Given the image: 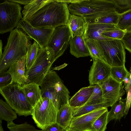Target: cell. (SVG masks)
<instances>
[{
    "instance_id": "6da1fadb",
    "label": "cell",
    "mask_w": 131,
    "mask_h": 131,
    "mask_svg": "<svg viewBox=\"0 0 131 131\" xmlns=\"http://www.w3.org/2000/svg\"><path fill=\"white\" fill-rule=\"evenodd\" d=\"M70 14L67 3L61 0H53L25 20L35 28H55L67 25Z\"/></svg>"
},
{
    "instance_id": "7a4b0ae2",
    "label": "cell",
    "mask_w": 131,
    "mask_h": 131,
    "mask_svg": "<svg viewBox=\"0 0 131 131\" xmlns=\"http://www.w3.org/2000/svg\"><path fill=\"white\" fill-rule=\"evenodd\" d=\"M31 38L17 28L10 32L0 59V73L6 72L13 63L27 54Z\"/></svg>"
},
{
    "instance_id": "3957f363",
    "label": "cell",
    "mask_w": 131,
    "mask_h": 131,
    "mask_svg": "<svg viewBox=\"0 0 131 131\" xmlns=\"http://www.w3.org/2000/svg\"><path fill=\"white\" fill-rule=\"evenodd\" d=\"M42 97L52 100L57 106L68 103L69 92L57 73L50 70L39 85Z\"/></svg>"
},
{
    "instance_id": "277c9868",
    "label": "cell",
    "mask_w": 131,
    "mask_h": 131,
    "mask_svg": "<svg viewBox=\"0 0 131 131\" xmlns=\"http://www.w3.org/2000/svg\"><path fill=\"white\" fill-rule=\"evenodd\" d=\"M0 93L19 116L31 115L33 107L23 92L21 86L13 82L0 88Z\"/></svg>"
},
{
    "instance_id": "5b68a950",
    "label": "cell",
    "mask_w": 131,
    "mask_h": 131,
    "mask_svg": "<svg viewBox=\"0 0 131 131\" xmlns=\"http://www.w3.org/2000/svg\"><path fill=\"white\" fill-rule=\"evenodd\" d=\"M68 7L70 14L84 17L97 14H108L115 8L112 0H74Z\"/></svg>"
},
{
    "instance_id": "8992f818",
    "label": "cell",
    "mask_w": 131,
    "mask_h": 131,
    "mask_svg": "<svg viewBox=\"0 0 131 131\" xmlns=\"http://www.w3.org/2000/svg\"><path fill=\"white\" fill-rule=\"evenodd\" d=\"M60 108L52 100L42 97L33 108L32 118L37 127L44 130L56 122Z\"/></svg>"
},
{
    "instance_id": "52a82bcc",
    "label": "cell",
    "mask_w": 131,
    "mask_h": 131,
    "mask_svg": "<svg viewBox=\"0 0 131 131\" xmlns=\"http://www.w3.org/2000/svg\"><path fill=\"white\" fill-rule=\"evenodd\" d=\"M71 37V31L67 25L55 28L46 46L52 64L63 54L68 47Z\"/></svg>"
},
{
    "instance_id": "ba28073f",
    "label": "cell",
    "mask_w": 131,
    "mask_h": 131,
    "mask_svg": "<svg viewBox=\"0 0 131 131\" xmlns=\"http://www.w3.org/2000/svg\"><path fill=\"white\" fill-rule=\"evenodd\" d=\"M21 7L18 3L5 1L0 3V33L10 32L22 18Z\"/></svg>"
},
{
    "instance_id": "9c48e42d",
    "label": "cell",
    "mask_w": 131,
    "mask_h": 131,
    "mask_svg": "<svg viewBox=\"0 0 131 131\" xmlns=\"http://www.w3.org/2000/svg\"><path fill=\"white\" fill-rule=\"evenodd\" d=\"M52 64L47 48H40L36 58L31 67L25 71V75L30 81L39 85Z\"/></svg>"
},
{
    "instance_id": "30bf717a",
    "label": "cell",
    "mask_w": 131,
    "mask_h": 131,
    "mask_svg": "<svg viewBox=\"0 0 131 131\" xmlns=\"http://www.w3.org/2000/svg\"><path fill=\"white\" fill-rule=\"evenodd\" d=\"M99 42L101 47L103 59L107 64L111 67L125 65V50L121 40L114 39Z\"/></svg>"
},
{
    "instance_id": "8fae6325",
    "label": "cell",
    "mask_w": 131,
    "mask_h": 131,
    "mask_svg": "<svg viewBox=\"0 0 131 131\" xmlns=\"http://www.w3.org/2000/svg\"><path fill=\"white\" fill-rule=\"evenodd\" d=\"M16 28L21 30L36 41L41 48L46 47L55 29L48 27H34L23 18L20 21Z\"/></svg>"
},
{
    "instance_id": "7c38bea8",
    "label": "cell",
    "mask_w": 131,
    "mask_h": 131,
    "mask_svg": "<svg viewBox=\"0 0 131 131\" xmlns=\"http://www.w3.org/2000/svg\"><path fill=\"white\" fill-rule=\"evenodd\" d=\"M123 83L117 82L110 76L98 84L102 89L103 98L110 106L121 99L125 94Z\"/></svg>"
},
{
    "instance_id": "4fadbf2b",
    "label": "cell",
    "mask_w": 131,
    "mask_h": 131,
    "mask_svg": "<svg viewBox=\"0 0 131 131\" xmlns=\"http://www.w3.org/2000/svg\"><path fill=\"white\" fill-rule=\"evenodd\" d=\"M107 110V108L102 107L77 117H73L69 128L78 131H93V125L96 120Z\"/></svg>"
},
{
    "instance_id": "5bb4252c",
    "label": "cell",
    "mask_w": 131,
    "mask_h": 131,
    "mask_svg": "<svg viewBox=\"0 0 131 131\" xmlns=\"http://www.w3.org/2000/svg\"><path fill=\"white\" fill-rule=\"evenodd\" d=\"M93 61L89 72L90 85L99 84L111 76L112 67L104 60L92 58Z\"/></svg>"
},
{
    "instance_id": "9a60e30c",
    "label": "cell",
    "mask_w": 131,
    "mask_h": 131,
    "mask_svg": "<svg viewBox=\"0 0 131 131\" xmlns=\"http://www.w3.org/2000/svg\"><path fill=\"white\" fill-rule=\"evenodd\" d=\"M27 56V54L14 63L6 71L12 76V80L10 84L15 82L21 86L30 82L25 75Z\"/></svg>"
},
{
    "instance_id": "2e32d148",
    "label": "cell",
    "mask_w": 131,
    "mask_h": 131,
    "mask_svg": "<svg viewBox=\"0 0 131 131\" xmlns=\"http://www.w3.org/2000/svg\"><path fill=\"white\" fill-rule=\"evenodd\" d=\"M117 28L114 25L103 24H89L84 35L85 39H93L100 41L113 40L104 37L101 34L104 31Z\"/></svg>"
},
{
    "instance_id": "e0dca14e",
    "label": "cell",
    "mask_w": 131,
    "mask_h": 131,
    "mask_svg": "<svg viewBox=\"0 0 131 131\" xmlns=\"http://www.w3.org/2000/svg\"><path fill=\"white\" fill-rule=\"evenodd\" d=\"M69 44L70 53L75 57L79 58L90 56L84 35L71 37Z\"/></svg>"
},
{
    "instance_id": "ac0fdd59",
    "label": "cell",
    "mask_w": 131,
    "mask_h": 131,
    "mask_svg": "<svg viewBox=\"0 0 131 131\" xmlns=\"http://www.w3.org/2000/svg\"><path fill=\"white\" fill-rule=\"evenodd\" d=\"M88 24L84 17L70 14L67 25L71 34V37L84 35Z\"/></svg>"
},
{
    "instance_id": "d6986e66",
    "label": "cell",
    "mask_w": 131,
    "mask_h": 131,
    "mask_svg": "<svg viewBox=\"0 0 131 131\" xmlns=\"http://www.w3.org/2000/svg\"><path fill=\"white\" fill-rule=\"evenodd\" d=\"M94 85L82 88L70 99L68 104L71 107L76 108L84 105L87 102L93 91Z\"/></svg>"
},
{
    "instance_id": "ffe728a7",
    "label": "cell",
    "mask_w": 131,
    "mask_h": 131,
    "mask_svg": "<svg viewBox=\"0 0 131 131\" xmlns=\"http://www.w3.org/2000/svg\"><path fill=\"white\" fill-rule=\"evenodd\" d=\"M39 86V85L32 82L21 86L23 92L33 108L42 97Z\"/></svg>"
},
{
    "instance_id": "44dd1931",
    "label": "cell",
    "mask_w": 131,
    "mask_h": 131,
    "mask_svg": "<svg viewBox=\"0 0 131 131\" xmlns=\"http://www.w3.org/2000/svg\"><path fill=\"white\" fill-rule=\"evenodd\" d=\"M74 108L68 103L61 106L57 117L56 123L66 130L70 126L73 117Z\"/></svg>"
},
{
    "instance_id": "7402d4cb",
    "label": "cell",
    "mask_w": 131,
    "mask_h": 131,
    "mask_svg": "<svg viewBox=\"0 0 131 131\" xmlns=\"http://www.w3.org/2000/svg\"><path fill=\"white\" fill-rule=\"evenodd\" d=\"M126 100L122 99L115 103L111 106L110 110L108 112V121L120 120L125 115V111Z\"/></svg>"
},
{
    "instance_id": "603a6c76",
    "label": "cell",
    "mask_w": 131,
    "mask_h": 131,
    "mask_svg": "<svg viewBox=\"0 0 131 131\" xmlns=\"http://www.w3.org/2000/svg\"><path fill=\"white\" fill-rule=\"evenodd\" d=\"M53 0H32L27 5H25L22 11L23 17L25 19L29 18L47 4Z\"/></svg>"
},
{
    "instance_id": "cb8c5ba5",
    "label": "cell",
    "mask_w": 131,
    "mask_h": 131,
    "mask_svg": "<svg viewBox=\"0 0 131 131\" xmlns=\"http://www.w3.org/2000/svg\"><path fill=\"white\" fill-rule=\"evenodd\" d=\"M17 113L9 105L2 99L0 100V121L9 123L17 118Z\"/></svg>"
},
{
    "instance_id": "d4e9b609",
    "label": "cell",
    "mask_w": 131,
    "mask_h": 131,
    "mask_svg": "<svg viewBox=\"0 0 131 131\" xmlns=\"http://www.w3.org/2000/svg\"><path fill=\"white\" fill-rule=\"evenodd\" d=\"M110 107L107 103L84 105L81 107L74 108L73 112V116L76 117L86 114L97 109L102 108Z\"/></svg>"
},
{
    "instance_id": "484cf974",
    "label": "cell",
    "mask_w": 131,
    "mask_h": 131,
    "mask_svg": "<svg viewBox=\"0 0 131 131\" xmlns=\"http://www.w3.org/2000/svg\"><path fill=\"white\" fill-rule=\"evenodd\" d=\"M120 14L115 11L108 15L88 22L89 24H103L116 25L118 24Z\"/></svg>"
},
{
    "instance_id": "4316f807",
    "label": "cell",
    "mask_w": 131,
    "mask_h": 131,
    "mask_svg": "<svg viewBox=\"0 0 131 131\" xmlns=\"http://www.w3.org/2000/svg\"><path fill=\"white\" fill-rule=\"evenodd\" d=\"M85 40L90 56L92 58H97L104 60L102 57L101 47L99 41L90 39H85Z\"/></svg>"
},
{
    "instance_id": "83f0119b",
    "label": "cell",
    "mask_w": 131,
    "mask_h": 131,
    "mask_svg": "<svg viewBox=\"0 0 131 131\" xmlns=\"http://www.w3.org/2000/svg\"><path fill=\"white\" fill-rule=\"evenodd\" d=\"M40 48L39 45L35 41L32 44L31 43L29 45L27 50L26 71L29 69L32 66Z\"/></svg>"
},
{
    "instance_id": "f1b7e54d",
    "label": "cell",
    "mask_w": 131,
    "mask_h": 131,
    "mask_svg": "<svg viewBox=\"0 0 131 131\" xmlns=\"http://www.w3.org/2000/svg\"><path fill=\"white\" fill-rule=\"evenodd\" d=\"M116 28L125 31L131 30V9L120 14Z\"/></svg>"
},
{
    "instance_id": "f546056e",
    "label": "cell",
    "mask_w": 131,
    "mask_h": 131,
    "mask_svg": "<svg viewBox=\"0 0 131 131\" xmlns=\"http://www.w3.org/2000/svg\"><path fill=\"white\" fill-rule=\"evenodd\" d=\"M94 86L93 92L87 102L84 105L105 103H107L103 97L102 91L100 86L98 84L94 85Z\"/></svg>"
},
{
    "instance_id": "4dcf8cb0",
    "label": "cell",
    "mask_w": 131,
    "mask_h": 131,
    "mask_svg": "<svg viewBox=\"0 0 131 131\" xmlns=\"http://www.w3.org/2000/svg\"><path fill=\"white\" fill-rule=\"evenodd\" d=\"M125 65L120 66L112 67L111 76L119 83H123L124 78L129 73Z\"/></svg>"
},
{
    "instance_id": "1f68e13d",
    "label": "cell",
    "mask_w": 131,
    "mask_h": 131,
    "mask_svg": "<svg viewBox=\"0 0 131 131\" xmlns=\"http://www.w3.org/2000/svg\"><path fill=\"white\" fill-rule=\"evenodd\" d=\"M7 127L10 131H44L37 129L26 122L20 124H16L13 121L7 123Z\"/></svg>"
},
{
    "instance_id": "d6a6232c",
    "label": "cell",
    "mask_w": 131,
    "mask_h": 131,
    "mask_svg": "<svg viewBox=\"0 0 131 131\" xmlns=\"http://www.w3.org/2000/svg\"><path fill=\"white\" fill-rule=\"evenodd\" d=\"M108 111H106L99 116L94 122L93 131H105L108 123Z\"/></svg>"
},
{
    "instance_id": "836d02e7",
    "label": "cell",
    "mask_w": 131,
    "mask_h": 131,
    "mask_svg": "<svg viewBox=\"0 0 131 131\" xmlns=\"http://www.w3.org/2000/svg\"><path fill=\"white\" fill-rule=\"evenodd\" d=\"M115 5V11L119 14L131 9V0H112Z\"/></svg>"
},
{
    "instance_id": "e575fe53",
    "label": "cell",
    "mask_w": 131,
    "mask_h": 131,
    "mask_svg": "<svg viewBox=\"0 0 131 131\" xmlns=\"http://www.w3.org/2000/svg\"><path fill=\"white\" fill-rule=\"evenodd\" d=\"M126 32L116 28L104 31L101 35L106 38L121 40Z\"/></svg>"
},
{
    "instance_id": "d590c367",
    "label": "cell",
    "mask_w": 131,
    "mask_h": 131,
    "mask_svg": "<svg viewBox=\"0 0 131 131\" xmlns=\"http://www.w3.org/2000/svg\"><path fill=\"white\" fill-rule=\"evenodd\" d=\"M12 80L11 75L7 72L0 73V88L10 84Z\"/></svg>"
},
{
    "instance_id": "8d00e7d4",
    "label": "cell",
    "mask_w": 131,
    "mask_h": 131,
    "mask_svg": "<svg viewBox=\"0 0 131 131\" xmlns=\"http://www.w3.org/2000/svg\"><path fill=\"white\" fill-rule=\"evenodd\" d=\"M129 72L130 73V80L129 82L128 89L126 92V105L125 111V115H127L129 110L131 107V67H130Z\"/></svg>"
},
{
    "instance_id": "74e56055",
    "label": "cell",
    "mask_w": 131,
    "mask_h": 131,
    "mask_svg": "<svg viewBox=\"0 0 131 131\" xmlns=\"http://www.w3.org/2000/svg\"><path fill=\"white\" fill-rule=\"evenodd\" d=\"M121 40L125 48L131 53V31H126Z\"/></svg>"
},
{
    "instance_id": "f35d334b",
    "label": "cell",
    "mask_w": 131,
    "mask_h": 131,
    "mask_svg": "<svg viewBox=\"0 0 131 131\" xmlns=\"http://www.w3.org/2000/svg\"><path fill=\"white\" fill-rule=\"evenodd\" d=\"M44 130V131H66L56 122L48 126Z\"/></svg>"
},
{
    "instance_id": "ab89813d",
    "label": "cell",
    "mask_w": 131,
    "mask_h": 131,
    "mask_svg": "<svg viewBox=\"0 0 131 131\" xmlns=\"http://www.w3.org/2000/svg\"><path fill=\"white\" fill-rule=\"evenodd\" d=\"M130 80V73L129 72L124 78L123 81V83L124 84V89L125 90L126 92L127 91L128 89Z\"/></svg>"
},
{
    "instance_id": "60d3db41",
    "label": "cell",
    "mask_w": 131,
    "mask_h": 131,
    "mask_svg": "<svg viewBox=\"0 0 131 131\" xmlns=\"http://www.w3.org/2000/svg\"><path fill=\"white\" fill-rule=\"evenodd\" d=\"M8 1L11 2L25 5L29 3L32 0H9Z\"/></svg>"
},
{
    "instance_id": "b9f144b4",
    "label": "cell",
    "mask_w": 131,
    "mask_h": 131,
    "mask_svg": "<svg viewBox=\"0 0 131 131\" xmlns=\"http://www.w3.org/2000/svg\"><path fill=\"white\" fill-rule=\"evenodd\" d=\"M0 59H1L3 54L2 53L3 43L2 41L1 40H0Z\"/></svg>"
},
{
    "instance_id": "7bdbcfd3",
    "label": "cell",
    "mask_w": 131,
    "mask_h": 131,
    "mask_svg": "<svg viewBox=\"0 0 131 131\" xmlns=\"http://www.w3.org/2000/svg\"><path fill=\"white\" fill-rule=\"evenodd\" d=\"M2 121H0V131H4L2 125Z\"/></svg>"
},
{
    "instance_id": "ee69618b",
    "label": "cell",
    "mask_w": 131,
    "mask_h": 131,
    "mask_svg": "<svg viewBox=\"0 0 131 131\" xmlns=\"http://www.w3.org/2000/svg\"><path fill=\"white\" fill-rule=\"evenodd\" d=\"M66 131H78L77 130L72 129H70L69 127L67 128L66 130Z\"/></svg>"
},
{
    "instance_id": "f6af8a7d",
    "label": "cell",
    "mask_w": 131,
    "mask_h": 131,
    "mask_svg": "<svg viewBox=\"0 0 131 131\" xmlns=\"http://www.w3.org/2000/svg\"><path fill=\"white\" fill-rule=\"evenodd\" d=\"M129 31H131V30H129Z\"/></svg>"
}]
</instances>
